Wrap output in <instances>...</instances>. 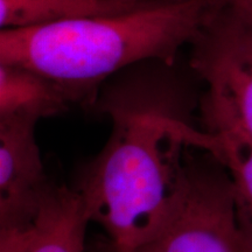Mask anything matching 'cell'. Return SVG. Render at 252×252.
<instances>
[{"instance_id": "6da1fadb", "label": "cell", "mask_w": 252, "mask_h": 252, "mask_svg": "<svg viewBox=\"0 0 252 252\" xmlns=\"http://www.w3.org/2000/svg\"><path fill=\"white\" fill-rule=\"evenodd\" d=\"M165 91L131 86L105 104L112 119L108 143L81 176L76 190L90 222L116 252H135L168 222L188 182L194 128Z\"/></svg>"}, {"instance_id": "7a4b0ae2", "label": "cell", "mask_w": 252, "mask_h": 252, "mask_svg": "<svg viewBox=\"0 0 252 252\" xmlns=\"http://www.w3.org/2000/svg\"><path fill=\"white\" fill-rule=\"evenodd\" d=\"M225 0H145L130 11L0 30V62L23 65L89 102L106 78L145 61L173 65Z\"/></svg>"}, {"instance_id": "3957f363", "label": "cell", "mask_w": 252, "mask_h": 252, "mask_svg": "<svg viewBox=\"0 0 252 252\" xmlns=\"http://www.w3.org/2000/svg\"><path fill=\"white\" fill-rule=\"evenodd\" d=\"M190 45V65L207 86L206 128L231 127L252 138V13L225 0Z\"/></svg>"}, {"instance_id": "277c9868", "label": "cell", "mask_w": 252, "mask_h": 252, "mask_svg": "<svg viewBox=\"0 0 252 252\" xmlns=\"http://www.w3.org/2000/svg\"><path fill=\"white\" fill-rule=\"evenodd\" d=\"M135 252H252L228 173L189 162L187 187L174 214Z\"/></svg>"}, {"instance_id": "5b68a950", "label": "cell", "mask_w": 252, "mask_h": 252, "mask_svg": "<svg viewBox=\"0 0 252 252\" xmlns=\"http://www.w3.org/2000/svg\"><path fill=\"white\" fill-rule=\"evenodd\" d=\"M36 122L0 119V228H27L52 187L35 139Z\"/></svg>"}, {"instance_id": "8992f818", "label": "cell", "mask_w": 252, "mask_h": 252, "mask_svg": "<svg viewBox=\"0 0 252 252\" xmlns=\"http://www.w3.org/2000/svg\"><path fill=\"white\" fill-rule=\"evenodd\" d=\"M89 222L76 189L53 184L30 225L27 252H83Z\"/></svg>"}, {"instance_id": "52a82bcc", "label": "cell", "mask_w": 252, "mask_h": 252, "mask_svg": "<svg viewBox=\"0 0 252 252\" xmlns=\"http://www.w3.org/2000/svg\"><path fill=\"white\" fill-rule=\"evenodd\" d=\"M71 103L58 84L23 65L0 62V119L36 122L60 115Z\"/></svg>"}, {"instance_id": "ba28073f", "label": "cell", "mask_w": 252, "mask_h": 252, "mask_svg": "<svg viewBox=\"0 0 252 252\" xmlns=\"http://www.w3.org/2000/svg\"><path fill=\"white\" fill-rule=\"evenodd\" d=\"M145 0H0L1 30H18L130 11Z\"/></svg>"}, {"instance_id": "9c48e42d", "label": "cell", "mask_w": 252, "mask_h": 252, "mask_svg": "<svg viewBox=\"0 0 252 252\" xmlns=\"http://www.w3.org/2000/svg\"><path fill=\"white\" fill-rule=\"evenodd\" d=\"M207 153L228 173L242 229L252 245V138L231 127L206 128Z\"/></svg>"}, {"instance_id": "30bf717a", "label": "cell", "mask_w": 252, "mask_h": 252, "mask_svg": "<svg viewBox=\"0 0 252 252\" xmlns=\"http://www.w3.org/2000/svg\"><path fill=\"white\" fill-rule=\"evenodd\" d=\"M30 245V226L0 228V252H27Z\"/></svg>"}, {"instance_id": "8fae6325", "label": "cell", "mask_w": 252, "mask_h": 252, "mask_svg": "<svg viewBox=\"0 0 252 252\" xmlns=\"http://www.w3.org/2000/svg\"><path fill=\"white\" fill-rule=\"evenodd\" d=\"M231 1L241 8H243L244 11L252 13V0H231Z\"/></svg>"}]
</instances>
